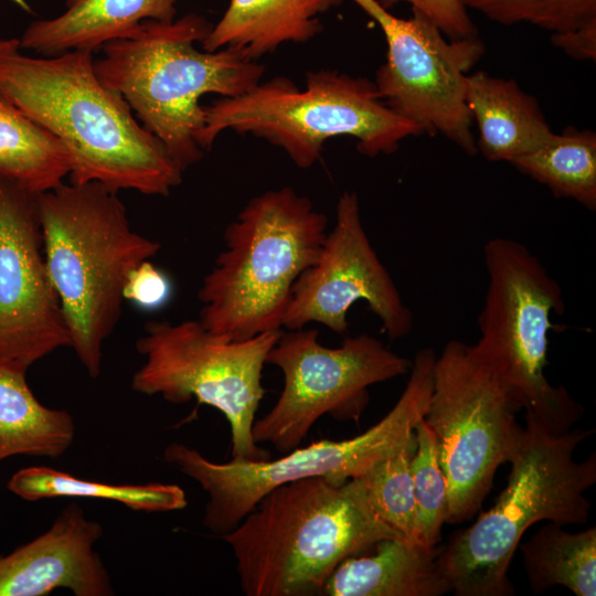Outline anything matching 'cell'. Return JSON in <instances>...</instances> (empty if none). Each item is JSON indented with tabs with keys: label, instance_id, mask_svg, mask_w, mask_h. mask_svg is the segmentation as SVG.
<instances>
[{
	"label": "cell",
	"instance_id": "obj_1",
	"mask_svg": "<svg viewBox=\"0 0 596 596\" xmlns=\"http://www.w3.org/2000/svg\"><path fill=\"white\" fill-rule=\"evenodd\" d=\"M0 92L64 145L70 182L160 196L182 182L184 171L164 145L100 82L93 52L33 57L19 39H1Z\"/></svg>",
	"mask_w": 596,
	"mask_h": 596
},
{
	"label": "cell",
	"instance_id": "obj_2",
	"mask_svg": "<svg viewBox=\"0 0 596 596\" xmlns=\"http://www.w3.org/2000/svg\"><path fill=\"white\" fill-rule=\"evenodd\" d=\"M394 538L355 478L336 485L324 477L275 487L223 535L247 596L321 595L343 560Z\"/></svg>",
	"mask_w": 596,
	"mask_h": 596
},
{
	"label": "cell",
	"instance_id": "obj_3",
	"mask_svg": "<svg viewBox=\"0 0 596 596\" xmlns=\"http://www.w3.org/2000/svg\"><path fill=\"white\" fill-rule=\"evenodd\" d=\"M212 24L196 13L171 22L145 21L129 36L105 43L94 60L100 82L119 93L140 124L153 134L185 171L203 156L202 96L235 97L256 86L264 65L232 47H195Z\"/></svg>",
	"mask_w": 596,
	"mask_h": 596
},
{
	"label": "cell",
	"instance_id": "obj_4",
	"mask_svg": "<svg viewBox=\"0 0 596 596\" xmlns=\"http://www.w3.org/2000/svg\"><path fill=\"white\" fill-rule=\"evenodd\" d=\"M46 267L71 348L91 377L117 326L130 272L161 244L136 232L118 192L99 182H62L38 194Z\"/></svg>",
	"mask_w": 596,
	"mask_h": 596
},
{
	"label": "cell",
	"instance_id": "obj_5",
	"mask_svg": "<svg viewBox=\"0 0 596 596\" xmlns=\"http://www.w3.org/2000/svg\"><path fill=\"white\" fill-rule=\"evenodd\" d=\"M593 430L553 433L531 415L510 458L508 483L494 504L439 547L438 564L456 596H512L511 560L524 532L540 521L586 523L585 492L596 482V454L574 453Z\"/></svg>",
	"mask_w": 596,
	"mask_h": 596
},
{
	"label": "cell",
	"instance_id": "obj_6",
	"mask_svg": "<svg viewBox=\"0 0 596 596\" xmlns=\"http://www.w3.org/2000/svg\"><path fill=\"white\" fill-rule=\"evenodd\" d=\"M327 233V215L290 187L252 198L225 227L224 248L198 291V320L234 341L280 330L292 287Z\"/></svg>",
	"mask_w": 596,
	"mask_h": 596
},
{
	"label": "cell",
	"instance_id": "obj_7",
	"mask_svg": "<svg viewBox=\"0 0 596 596\" xmlns=\"http://www.w3.org/2000/svg\"><path fill=\"white\" fill-rule=\"evenodd\" d=\"M204 110L199 138L203 150L224 130L252 134L281 148L301 169L319 160L331 138L353 137L362 155L375 157L392 153L402 140L422 134L382 102L373 82L332 70L309 72L305 89L284 76L259 82Z\"/></svg>",
	"mask_w": 596,
	"mask_h": 596
},
{
	"label": "cell",
	"instance_id": "obj_8",
	"mask_svg": "<svg viewBox=\"0 0 596 596\" xmlns=\"http://www.w3.org/2000/svg\"><path fill=\"white\" fill-rule=\"evenodd\" d=\"M436 356L430 348L417 351L396 404L379 423L355 437L321 439L277 459H232L223 464L206 459L184 444L171 443L163 450V459L207 493L203 524L223 536L279 485L309 477H324L343 485L376 462L415 446V426L429 406Z\"/></svg>",
	"mask_w": 596,
	"mask_h": 596
},
{
	"label": "cell",
	"instance_id": "obj_9",
	"mask_svg": "<svg viewBox=\"0 0 596 596\" xmlns=\"http://www.w3.org/2000/svg\"><path fill=\"white\" fill-rule=\"evenodd\" d=\"M488 286L478 317L480 337L469 344L525 411L553 433L583 416L564 386L552 385L547 365L552 315L565 310L562 287L522 243L503 236L483 245Z\"/></svg>",
	"mask_w": 596,
	"mask_h": 596
},
{
	"label": "cell",
	"instance_id": "obj_10",
	"mask_svg": "<svg viewBox=\"0 0 596 596\" xmlns=\"http://www.w3.org/2000/svg\"><path fill=\"white\" fill-rule=\"evenodd\" d=\"M280 333L268 331L234 341L211 332L199 320L149 321L136 342L145 361L131 386L170 403L195 398L219 409L231 427L232 459H268L252 429L265 394L263 368Z\"/></svg>",
	"mask_w": 596,
	"mask_h": 596
},
{
	"label": "cell",
	"instance_id": "obj_11",
	"mask_svg": "<svg viewBox=\"0 0 596 596\" xmlns=\"http://www.w3.org/2000/svg\"><path fill=\"white\" fill-rule=\"evenodd\" d=\"M522 407L499 376L450 340L436 356L425 421L437 437L447 481L446 523L470 520L489 493L496 471L512 457L523 427Z\"/></svg>",
	"mask_w": 596,
	"mask_h": 596
},
{
	"label": "cell",
	"instance_id": "obj_12",
	"mask_svg": "<svg viewBox=\"0 0 596 596\" xmlns=\"http://www.w3.org/2000/svg\"><path fill=\"white\" fill-rule=\"evenodd\" d=\"M318 337V330L305 327L281 331L269 351L266 363L283 372L284 387L273 408L253 424L256 444L269 443L287 454L324 414L358 422L369 386L411 370L409 359L370 334L347 337L338 348L322 345Z\"/></svg>",
	"mask_w": 596,
	"mask_h": 596
},
{
	"label": "cell",
	"instance_id": "obj_13",
	"mask_svg": "<svg viewBox=\"0 0 596 596\" xmlns=\"http://www.w3.org/2000/svg\"><path fill=\"white\" fill-rule=\"evenodd\" d=\"M352 1L380 25L386 41V60L373 82L382 102L421 132L440 134L475 155L466 79L485 53L483 43L477 36L449 39L417 11L402 19L379 0Z\"/></svg>",
	"mask_w": 596,
	"mask_h": 596
},
{
	"label": "cell",
	"instance_id": "obj_14",
	"mask_svg": "<svg viewBox=\"0 0 596 596\" xmlns=\"http://www.w3.org/2000/svg\"><path fill=\"white\" fill-rule=\"evenodd\" d=\"M359 300L368 304L391 340L412 331L413 312L366 235L359 198L354 191H344L319 258L292 287L283 327L295 330L318 322L344 336L348 310Z\"/></svg>",
	"mask_w": 596,
	"mask_h": 596
},
{
	"label": "cell",
	"instance_id": "obj_15",
	"mask_svg": "<svg viewBox=\"0 0 596 596\" xmlns=\"http://www.w3.org/2000/svg\"><path fill=\"white\" fill-rule=\"evenodd\" d=\"M38 194L0 181V360L24 370L71 348L45 263Z\"/></svg>",
	"mask_w": 596,
	"mask_h": 596
},
{
	"label": "cell",
	"instance_id": "obj_16",
	"mask_svg": "<svg viewBox=\"0 0 596 596\" xmlns=\"http://www.w3.org/2000/svg\"><path fill=\"white\" fill-rule=\"evenodd\" d=\"M102 536V525L81 507H66L45 533L0 556V596H43L61 587L76 596L114 595L94 550Z\"/></svg>",
	"mask_w": 596,
	"mask_h": 596
},
{
	"label": "cell",
	"instance_id": "obj_17",
	"mask_svg": "<svg viewBox=\"0 0 596 596\" xmlns=\"http://www.w3.org/2000/svg\"><path fill=\"white\" fill-rule=\"evenodd\" d=\"M178 0H66L56 18L32 22L20 46L42 56L67 51L100 49L105 43L131 35L148 20L171 22Z\"/></svg>",
	"mask_w": 596,
	"mask_h": 596
},
{
	"label": "cell",
	"instance_id": "obj_18",
	"mask_svg": "<svg viewBox=\"0 0 596 596\" xmlns=\"http://www.w3.org/2000/svg\"><path fill=\"white\" fill-rule=\"evenodd\" d=\"M373 553L343 560L328 577L326 596H440L450 587L438 564L439 547L404 539L377 542Z\"/></svg>",
	"mask_w": 596,
	"mask_h": 596
},
{
	"label": "cell",
	"instance_id": "obj_19",
	"mask_svg": "<svg viewBox=\"0 0 596 596\" xmlns=\"http://www.w3.org/2000/svg\"><path fill=\"white\" fill-rule=\"evenodd\" d=\"M466 102L478 126L477 150L490 161L510 163L553 132L538 100L513 79L482 71L467 75Z\"/></svg>",
	"mask_w": 596,
	"mask_h": 596
},
{
	"label": "cell",
	"instance_id": "obj_20",
	"mask_svg": "<svg viewBox=\"0 0 596 596\" xmlns=\"http://www.w3.org/2000/svg\"><path fill=\"white\" fill-rule=\"evenodd\" d=\"M342 0H230L202 41L204 51L232 47L257 61L285 43H304L322 29L319 15Z\"/></svg>",
	"mask_w": 596,
	"mask_h": 596
},
{
	"label": "cell",
	"instance_id": "obj_21",
	"mask_svg": "<svg viewBox=\"0 0 596 596\" xmlns=\"http://www.w3.org/2000/svg\"><path fill=\"white\" fill-rule=\"evenodd\" d=\"M26 371L0 360V461L13 455L57 458L75 436L72 416L41 404Z\"/></svg>",
	"mask_w": 596,
	"mask_h": 596
},
{
	"label": "cell",
	"instance_id": "obj_22",
	"mask_svg": "<svg viewBox=\"0 0 596 596\" xmlns=\"http://www.w3.org/2000/svg\"><path fill=\"white\" fill-rule=\"evenodd\" d=\"M70 170L64 145L0 92V181L41 193L64 182Z\"/></svg>",
	"mask_w": 596,
	"mask_h": 596
},
{
	"label": "cell",
	"instance_id": "obj_23",
	"mask_svg": "<svg viewBox=\"0 0 596 596\" xmlns=\"http://www.w3.org/2000/svg\"><path fill=\"white\" fill-rule=\"evenodd\" d=\"M532 590L563 586L576 596L596 595V528L568 532L547 522L521 547Z\"/></svg>",
	"mask_w": 596,
	"mask_h": 596
},
{
	"label": "cell",
	"instance_id": "obj_24",
	"mask_svg": "<svg viewBox=\"0 0 596 596\" xmlns=\"http://www.w3.org/2000/svg\"><path fill=\"white\" fill-rule=\"evenodd\" d=\"M8 488L28 501L61 497L96 498L146 512L182 510L188 503L184 490L177 485H110L79 479L45 466L20 469L9 480Z\"/></svg>",
	"mask_w": 596,
	"mask_h": 596
},
{
	"label": "cell",
	"instance_id": "obj_25",
	"mask_svg": "<svg viewBox=\"0 0 596 596\" xmlns=\"http://www.w3.org/2000/svg\"><path fill=\"white\" fill-rule=\"evenodd\" d=\"M510 164L547 187L555 196L596 210V135L593 131L571 128L562 134L552 132L539 148Z\"/></svg>",
	"mask_w": 596,
	"mask_h": 596
},
{
	"label": "cell",
	"instance_id": "obj_26",
	"mask_svg": "<svg viewBox=\"0 0 596 596\" xmlns=\"http://www.w3.org/2000/svg\"><path fill=\"white\" fill-rule=\"evenodd\" d=\"M416 446V444H415ZM415 446L406 447L356 477L373 514L398 539L417 541V510L411 472Z\"/></svg>",
	"mask_w": 596,
	"mask_h": 596
},
{
	"label": "cell",
	"instance_id": "obj_27",
	"mask_svg": "<svg viewBox=\"0 0 596 596\" xmlns=\"http://www.w3.org/2000/svg\"><path fill=\"white\" fill-rule=\"evenodd\" d=\"M411 472L417 510V541L437 547L447 515V481L439 461L437 437L425 417L415 426Z\"/></svg>",
	"mask_w": 596,
	"mask_h": 596
},
{
	"label": "cell",
	"instance_id": "obj_28",
	"mask_svg": "<svg viewBox=\"0 0 596 596\" xmlns=\"http://www.w3.org/2000/svg\"><path fill=\"white\" fill-rule=\"evenodd\" d=\"M489 20L502 24H531L552 34L596 21V0H462Z\"/></svg>",
	"mask_w": 596,
	"mask_h": 596
},
{
	"label": "cell",
	"instance_id": "obj_29",
	"mask_svg": "<svg viewBox=\"0 0 596 596\" xmlns=\"http://www.w3.org/2000/svg\"><path fill=\"white\" fill-rule=\"evenodd\" d=\"M390 9L398 3H408L413 11H417L434 22L449 39L477 36V28L472 22L468 9L462 0H379Z\"/></svg>",
	"mask_w": 596,
	"mask_h": 596
},
{
	"label": "cell",
	"instance_id": "obj_30",
	"mask_svg": "<svg viewBox=\"0 0 596 596\" xmlns=\"http://www.w3.org/2000/svg\"><path fill=\"white\" fill-rule=\"evenodd\" d=\"M171 295V285L163 272L150 259L134 268L124 286V299L150 310L162 307Z\"/></svg>",
	"mask_w": 596,
	"mask_h": 596
},
{
	"label": "cell",
	"instance_id": "obj_31",
	"mask_svg": "<svg viewBox=\"0 0 596 596\" xmlns=\"http://www.w3.org/2000/svg\"><path fill=\"white\" fill-rule=\"evenodd\" d=\"M555 46L576 60H595L596 57V21L575 30L554 33L551 36Z\"/></svg>",
	"mask_w": 596,
	"mask_h": 596
}]
</instances>
